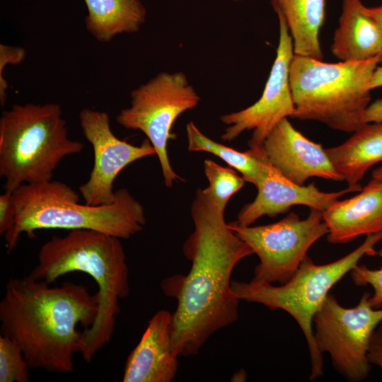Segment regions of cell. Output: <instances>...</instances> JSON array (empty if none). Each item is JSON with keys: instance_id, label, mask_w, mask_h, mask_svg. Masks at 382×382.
Here are the masks:
<instances>
[{"instance_id": "6da1fadb", "label": "cell", "mask_w": 382, "mask_h": 382, "mask_svg": "<svg viewBox=\"0 0 382 382\" xmlns=\"http://www.w3.org/2000/svg\"><path fill=\"white\" fill-rule=\"evenodd\" d=\"M224 212L204 190H197L190 209L194 230L183 248L190 270L161 282L164 294L177 299L172 333L180 356L197 354L213 334L238 318L240 299L231 277L236 265L253 252L229 228Z\"/></svg>"}, {"instance_id": "7a4b0ae2", "label": "cell", "mask_w": 382, "mask_h": 382, "mask_svg": "<svg viewBox=\"0 0 382 382\" xmlns=\"http://www.w3.org/2000/svg\"><path fill=\"white\" fill-rule=\"evenodd\" d=\"M98 309L97 293L83 284L12 278L0 302L1 334L18 344L30 369L71 373L82 342L78 325L90 327Z\"/></svg>"}, {"instance_id": "3957f363", "label": "cell", "mask_w": 382, "mask_h": 382, "mask_svg": "<svg viewBox=\"0 0 382 382\" xmlns=\"http://www.w3.org/2000/svg\"><path fill=\"white\" fill-rule=\"evenodd\" d=\"M89 274L98 285V309L93 324L82 331L80 354L88 363L112 339L120 301L129 294V267L121 239L89 229L54 236L40 248L31 278L54 282L70 272Z\"/></svg>"}, {"instance_id": "277c9868", "label": "cell", "mask_w": 382, "mask_h": 382, "mask_svg": "<svg viewBox=\"0 0 382 382\" xmlns=\"http://www.w3.org/2000/svg\"><path fill=\"white\" fill-rule=\"evenodd\" d=\"M13 195L16 218L13 228L4 235L9 253L20 236L33 237L42 229H89L127 239L146 224L144 209L125 188L116 190L110 204H80L79 195L67 184L50 180L18 187Z\"/></svg>"}, {"instance_id": "5b68a950", "label": "cell", "mask_w": 382, "mask_h": 382, "mask_svg": "<svg viewBox=\"0 0 382 382\" xmlns=\"http://www.w3.org/2000/svg\"><path fill=\"white\" fill-rule=\"evenodd\" d=\"M84 144L69 137L59 104H14L0 117V176L4 191L52 180L65 157L81 153Z\"/></svg>"}, {"instance_id": "8992f818", "label": "cell", "mask_w": 382, "mask_h": 382, "mask_svg": "<svg viewBox=\"0 0 382 382\" xmlns=\"http://www.w3.org/2000/svg\"><path fill=\"white\" fill-rule=\"evenodd\" d=\"M380 57L325 62L294 55L290 84L295 110L291 117L315 120L353 133L365 124L371 100L370 83Z\"/></svg>"}, {"instance_id": "52a82bcc", "label": "cell", "mask_w": 382, "mask_h": 382, "mask_svg": "<svg viewBox=\"0 0 382 382\" xmlns=\"http://www.w3.org/2000/svg\"><path fill=\"white\" fill-rule=\"evenodd\" d=\"M381 240L382 232L368 235L355 250L324 265L315 264L307 255L295 274L283 284L231 281V287L240 300L283 310L296 321L308 344L311 359L309 378L313 381L323 375L324 366L323 354L314 340L313 316L331 288L358 265L362 257L378 254L375 246Z\"/></svg>"}, {"instance_id": "ba28073f", "label": "cell", "mask_w": 382, "mask_h": 382, "mask_svg": "<svg viewBox=\"0 0 382 382\" xmlns=\"http://www.w3.org/2000/svg\"><path fill=\"white\" fill-rule=\"evenodd\" d=\"M199 100L184 73L163 71L134 88L130 105L116 117L124 128L140 130L146 136L156 150L166 187L184 180L170 163L167 147L173 138L170 130L177 118L195 108Z\"/></svg>"}, {"instance_id": "9c48e42d", "label": "cell", "mask_w": 382, "mask_h": 382, "mask_svg": "<svg viewBox=\"0 0 382 382\" xmlns=\"http://www.w3.org/2000/svg\"><path fill=\"white\" fill-rule=\"evenodd\" d=\"M365 292L352 308L342 306L328 294L313 319L316 345L328 353L335 370L345 379L359 382L371 370L368 350L372 333L382 320V307L374 308Z\"/></svg>"}, {"instance_id": "30bf717a", "label": "cell", "mask_w": 382, "mask_h": 382, "mask_svg": "<svg viewBox=\"0 0 382 382\" xmlns=\"http://www.w3.org/2000/svg\"><path fill=\"white\" fill-rule=\"evenodd\" d=\"M228 225L259 257L251 279L259 284L288 282L310 248L328 233L322 211L315 209H311L304 219L291 212L270 224L241 226L231 222Z\"/></svg>"}, {"instance_id": "8fae6325", "label": "cell", "mask_w": 382, "mask_h": 382, "mask_svg": "<svg viewBox=\"0 0 382 382\" xmlns=\"http://www.w3.org/2000/svg\"><path fill=\"white\" fill-rule=\"evenodd\" d=\"M277 13L279 26L276 57L260 99L241 110L224 115L223 123L228 125L221 139L231 141L241 133L253 130L248 141L250 148L262 147L266 137L284 118L291 117L294 103L290 84V66L294 55L291 35L281 13Z\"/></svg>"}, {"instance_id": "7c38bea8", "label": "cell", "mask_w": 382, "mask_h": 382, "mask_svg": "<svg viewBox=\"0 0 382 382\" xmlns=\"http://www.w3.org/2000/svg\"><path fill=\"white\" fill-rule=\"evenodd\" d=\"M79 122L94 158L88 180L79 188L80 194L88 205L110 204L115 199L113 183L119 173L132 163L156 155V150L148 139L136 146L117 138L106 112L84 108L79 113Z\"/></svg>"}, {"instance_id": "4fadbf2b", "label": "cell", "mask_w": 382, "mask_h": 382, "mask_svg": "<svg viewBox=\"0 0 382 382\" xmlns=\"http://www.w3.org/2000/svg\"><path fill=\"white\" fill-rule=\"evenodd\" d=\"M256 187V197L241 208L237 220L233 221L236 224L251 226L262 216H274L285 213L294 205H305L323 212L343 195L359 192L362 188L360 185L326 192L320 191L313 183L300 185L284 177L269 161Z\"/></svg>"}, {"instance_id": "5bb4252c", "label": "cell", "mask_w": 382, "mask_h": 382, "mask_svg": "<svg viewBox=\"0 0 382 382\" xmlns=\"http://www.w3.org/2000/svg\"><path fill=\"white\" fill-rule=\"evenodd\" d=\"M262 148L272 166L296 184L303 185L312 177L343 180L325 149L303 136L287 118L276 125Z\"/></svg>"}, {"instance_id": "9a60e30c", "label": "cell", "mask_w": 382, "mask_h": 382, "mask_svg": "<svg viewBox=\"0 0 382 382\" xmlns=\"http://www.w3.org/2000/svg\"><path fill=\"white\" fill-rule=\"evenodd\" d=\"M173 313L160 310L149 320L139 342L129 354L123 382H170L178 371V352L172 333Z\"/></svg>"}, {"instance_id": "2e32d148", "label": "cell", "mask_w": 382, "mask_h": 382, "mask_svg": "<svg viewBox=\"0 0 382 382\" xmlns=\"http://www.w3.org/2000/svg\"><path fill=\"white\" fill-rule=\"evenodd\" d=\"M327 240L347 243L357 237L382 232V183L372 178L357 195L337 200L322 212Z\"/></svg>"}, {"instance_id": "e0dca14e", "label": "cell", "mask_w": 382, "mask_h": 382, "mask_svg": "<svg viewBox=\"0 0 382 382\" xmlns=\"http://www.w3.org/2000/svg\"><path fill=\"white\" fill-rule=\"evenodd\" d=\"M361 0H342V11L330 47L341 62L364 61L382 54V28L363 10Z\"/></svg>"}, {"instance_id": "ac0fdd59", "label": "cell", "mask_w": 382, "mask_h": 382, "mask_svg": "<svg viewBox=\"0 0 382 382\" xmlns=\"http://www.w3.org/2000/svg\"><path fill=\"white\" fill-rule=\"evenodd\" d=\"M325 151L348 186L360 185L369 168L382 161V122L365 124L346 141Z\"/></svg>"}, {"instance_id": "d6986e66", "label": "cell", "mask_w": 382, "mask_h": 382, "mask_svg": "<svg viewBox=\"0 0 382 382\" xmlns=\"http://www.w3.org/2000/svg\"><path fill=\"white\" fill-rule=\"evenodd\" d=\"M291 35L295 55L322 60L319 31L325 20V0H271Z\"/></svg>"}, {"instance_id": "ffe728a7", "label": "cell", "mask_w": 382, "mask_h": 382, "mask_svg": "<svg viewBox=\"0 0 382 382\" xmlns=\"http://www.w3.org/2000/svg\"><path fill=\"white\" fill-rule=\"evenodd\" d=\"M88 11V32L100 42L116 35L137 32L144 23L146 11L140 0H83Z\"/></svg>"}, {"instance_id": "44dd1931", "label": "cell", "mask_w": 382, "mask_h": 382, "mask_svg": "<svg viewBox=\"0 0 382 382\" xmlns=\"http://www.w3.org/2000/svg\"><path fill=\"white\" fill-rule=\"evenodd\" d=\"M186 133L188 151L214 154L241 173L245 181L258 185L268 161L262 147L238 151L207 137L193 122L187 124Z\"/></svg>"}, {"instance_id": "7402d4cb", "label": "cell", "mask_w": 382, "mask_h": 382, "mask_svg": "<svg viewBox=\"0 0 382 382\" xmlns=\"http://www.w3.org/2000/svg\"><path fill=\"white\" fill-rule=\"evenodd\" d=\"M204 166L209 181V186L204 190L221 209L225 210L229 199L243 187L245 180L233 169L212 160H205Z\"/></svg>"}, {"instance_id": "603a6c76", "label": "cell", "mask_w": 382, "mask_h": 382, "mask_svg": "<svg viewBox=\"0 0 382 382\" xmlns=\"http://www.w3.org/2000/svg\"><path fill=\"white\" fill-rule=\"evenodd\" d=\"M30 369L18 344L0 335V382H28Z\"/></svg>"}, {"instance_id": "cb8c5ba5", "label": "cell", "mask_w": 382, "mask_h": 382, "mask_svg": "<svg viewBox=\"0 0 382 382\" xmlns=\"http://www.w3.org/2000/svg\"><path fill=\"white\" fill-rule=\"evenodd\" d=\"M378 255L382 259V249ZM353 282L358 286L367 284L373 287L374 293L371 294L369 302L374 308L382 307V266L377 270H372L364 265H357L350 272Z\"/></svg>"}, {"instance_id": "d4e9b609", "label": "cell", "mask_w": 382, "mask_h": 382, "mask_svg": "<svg viewBox=\"0 0 382 382\" xmlns=\"http://www.w3.org/2000/svg\"><path fill=\"white\" fill-rule=\"evenodd\" d=\"M25 50L21 47L0 45V103L4 106L7 98L6 91L8 83L4 77V71L7 64H18L25 57Z\"/></svg>"}, {"instance_id": "484cf974", "label": "cell", "mask_w": 382, "mask_h": 382, "mask_svg": "<svg viewBox=\"0 0 382 382\" xmlns=\"http://www.w3.org/2000/svg\"><path fill=\"white\" fill-rule=\"evenodd\" d=\"M16 218V206L13 192L4 191L0 195V234L5 235L13 227Z\"/></svg>"}, {"instance_id": "4316f807", "label": "cell", "mask_w": 382, "mask_h": 382, "mask_svg": "<svg viewBox=\"0 0 382 382\" xmlns=\"http://www.w3.org/2000/svg\"><path fill=\"white\" fill-rule=\"evenodd\" d=\"M368 359L371 364L382 369V320L376 327L371 337Z\"/></svg>"}, {"instance_id": "83f0119b", "label": "cell", "mask_w": 382, "mask_h": 382, "mask_svg": "<svg viewBox=\"0 0 382 382\" xmlns=\"http://www.w3.org/2000/svg\"><path fill=\"white\" fill-rule=\"evenodd\" d=\"M366 123L382 122V99L369 105L364 113Z\"/></svg>"}, {"instance_id": "f1b7e54d", "label": "cell", "mask_w": 382, "mask_h": 382, "mask_svg": "<svg viewBox=\"0 0 382 382\" xmlns=\"http://www.w3.org/2000/svg\"><path fill=\"white\" fill-rule=\"evenodd\" d=\"M364 11L374 18L382 28V6L377 7H363Z\"/></svg>"}, {"instance_id": "f546056e", "label": "cell", "mask_w": 382, "mask_h": 382, "mask_svg": "<svg viewBox=\"0 0 382 382\" xmlns=\"http://www.w3.org/2000/svg\"><path fill=\"white\" fill-rule=\"evenodd\" d=\"M371 89L382 87V66H376L370 83Z\"/></svg>"}, {"instance_id": "4dcf8cb0", "label": "cell", "mask_w": 382, "mask_h": 382, "mask_svg": "<svg viewBox=\"0 0 382 382\" xmlns=\"http://www.w3.org/2000/svg\"><path fill=\"white\" fill-rule=\"evenodd\" d=\"M372 178L380 181L382 183V166L374 169L372 171Z\"/></svg>"}, {"instance_id": "1f68e13d", "label": "cell", "mask_w": 382, "mask_h": 382, "mask_svg": "<svg viewBox=\"0 0 382 382\" xmlns=\"http://www.w3.org/2000/svg\"><path fill=\"white\" fill-rule=\"evenodd\" d=\"M380 62H382V54H381V55L380 56Z\"/></svg>"}, {"instance_id": "d6a6232c", "label": "cell", "mask_w": 382, "mask_h": 382, "mask_svg": "<svg viewBox=\"0 0 382 382\" xmlns=\"http://www.w3.org/2000/svg\"><path fill=\"white\" fill-rule=\"evenodd\" d=\"M234 1H240V0H234Z\"/></svg>"}]
</instances>
